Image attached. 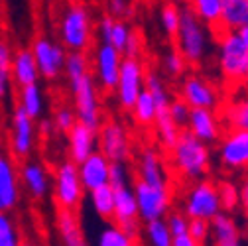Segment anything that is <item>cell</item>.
<instances>
[{"mask_svg":"<svg viewBox=\"0 0 248 246\" xmlns=\"http://www.w3.org/2000/svg\"><path fill=\"white\" fill-rule=\"evenodd\" d=\"M55 227L61 240V246H89L75 211L67 209H57L55 213Z\"/></svg>","mask_w":248,"mask_h":246,"instance_id":"obj_21","label":"cell"},{"mask_svg":"<svg viewBox=\"0 0 248 246\" xmlns=\"http://www.w3.org/2000/svg\"><path fill=\"white\" fill-rule=\"evenodd\" d=\"M20 179L24 183L26 191L34 199H44L49 191V175L44 166L36 162H26L20 169Z\"/></svg>","mask_w":248,"mask_h":246,"instance_id":"obj_23","label":"cell"},{"mask_svg":"<svg viewBox=\"0 0 248 246\" xmlns=\"http://www.w3.org/2000/svg\"><path fill=\"white\" fill-rule=\"evenodd\" d=\"M179 22H181V6L175 2H166L162 6V24H164V30H166L168 38L171 40V44L177 36Z\"/></svg>","mask_w":248,"mask_h":246,"instance_id":"obj_34","label":"cell"},{"mask_svg":"<svg viewBox=\"0 0 248 246\" xmlns=\"http://www.w3.org/2000/svg\"><path fill=\"white\" fill-rule=\"evenodd\" d=\"M225 130H248V87L229 91L219 108Z\"/></svg>","mask_w":248,"mask_h":246,"instance_id":"obj_11","label":"cell"},{"mask_svg":"<svg viewBox=\"0 0 248 246\" xmlns=\"http://www.w3.org/2000/svg\"><path fill=\"white\" fill-rule=\"evenodd\" d=\"M34 142V128H32V118L28 112L18 107L14 112V126H12V152L14 156L24 160L30 152H32Z\"/></svg>","mask_w":248,"mask_h":246,"instance_id":"obj_20","label":"cell"},{"mask_svg":"<svg viewBox=\"0 0 248 246\" xmlns=\"http://www.w3.org/2000/svg\"><path fill=\"white\" fill-rule=\"evenodd\" d=\"M238 195H240V211L242 215H248V171L242 173L238 179Z\"/></svg>","mask_w":248,"mask_h":246,"instance_id":"obj_45","label":"cell"},{"mask_svg":"<svg viewBox=\"0 0 248 246\" xmlns=\"http://www.w3.org/2000/svg\"><path fill=\"white\" fill-rule=\"evenodd\" d=\"M34 57H36V65L44 77H47V79L57 77L59 67L63 63V51H61V47L51 46L47 40L40 38L34 46Z\"/></svg>","mask_w":248,"mask_h":246,"instance_id":"obj_22","label":"cell"},{"mask_svg":"<svg viewBox=\"0 0 248 246\" xmlns=\"http://www.w3.org/2000/svg\"><path fill=\"white\" fill-rule=\"evenodd\" d=\"M244 231H246V238H248V215H244Z\"/></svg>","mask_w":248,"mask_h":246,"instance_id":"obj_50","label":"cell"},{"mask_svg":"<svg viewBox=\"0 0 248 246\" xmlns=\"http://www.w3.org/2000/svg\"><path fill=\"white\" fill-rule=\"evenodd\" d=\"M114 189V215L112 221L116 227H120L126 234L138 238L140 234V215H138V203L134 197V191L126 187H112Z\"/></svg>","mask_w":248,"mask_h":246,"instance_id":"obj_9","label":"cell"},{"mask_svg":"<svg viewBox=\"0 0 248 246\" xmlns=\"http://www.w3.org/2000/svg\"><path fill=\"white\" fill-rule=\"evenodd\" d=\"M73 93H75V103H77V110H79V122H83L93 132H97V128H99L97 91H95V85H93V79L89 73L83 77V81L79 83V87Z\"/></svg>","mask_w":248,"mask_h":246,"instance_id":"obj_16","label":"cell"},{"mask_svg":"<svg viewBox=\"0 0 248 246\" xmlns=\"http://www.w3.org/2000/svg\"><path fill=\"white\" fill-rule=\"evenodd\" d=\"M166 221H168V227L171 231V236H177V234H183V232L189 231V219L185 217L181 211H170Z\"/></svg>","mask_w":248,"mask_h":246,"instance_id":"obj_42","label":"cell"},{"mask_svg":"<svg viewBox=\"0 0 248 246\" xmlns=\"http://www.w3.org/2000/svg\"><path fill=\"white\" fill-rule=\"evenodd\" d=\"M14 77H16V83L26 87V85H32L36 83V73H38V65H36V57L32 55V51L28 49H22L16 53L14 57Z\"/></svg>","mask_w":248,"mask_h":246,"instance_id":"obj_28","label":"cell"},{"mask_svg":"<svg viewBox=\"0 0 248 246\" xmlns=\"http://www.w3.org/2000/svg\"><path fill=\"white\" fill-rule=\"evenodd\" d=\"M189 112H191V108L187 103L179 97H173V101L170 105V114L179 128H185V124H187V120H189Z\"/></svg>","mask_w":248,"mask_h":246,"instance_id":"obj_41","label":"cell"},{"mask_svg":"<svg viewBox=\"0 0 248 246\" xmlns=\"http://www.w3.org/2000/svg\"><path fill=\"white\" fill-rule=\"evenodd\" d=\"M144 65L136 57H126L120 65V73H118V95H120V105L132 110L138 95H140V87L144 85Z\"/></svg>","mask_w":248,"mask_h":246,"instance_id":"obj_10","label":"cell"},{"mask_svg":"<svg viewBox=\"0 0 248 246\" xmlns=\"http://www.w3.org/2000/svg\"><path fill=\"white\" fill-rule=\"evenodd\" d=\"M211 42H213L211 30L191 12L189 6H181V22L171 46L181 53L187 67L197 69L205 63Z\"/></svg>","mask_w":248,"mask_h":246,"instance_id":"obj_3","label":"cell"},{"mask_svg":"<svg viewBox=\"0 0 248 246\" xmlns=\"http://www.w3.org/2000/svg\"><path fill=\"white\" fill-rule=\"evenodd\" d=\"M171 246H205V244L197 242L193 236H189V232H183V234H177V236H173V240H171Z\"/></svg>","mask_w":248,"mask_h":246,"instance_id":"obj_46","label":"cell"},{"mask_svg":"<svg viewBox=\"0 0 248 246\" xmlns=\"http://www.w3.org/2000/svg\"><path fill=\"white\" fill-rule=\"evenodd\" d=\"M136 175L140 181L150 183L156 187H170V179L168 171L164 166V158L158 154V150L154 148H144L138 156L136 164Z\"/></svg>","mask_w":248,"mask_h":246,"instance_id":"obj_15","label":"cell"},{"mask_svg":"<svg viewBox=\"0 0 248 246\" xmlns=\"http://www.w3.org/2000/svg\"><path fill=\"white\" fill-rule=\"evenodd\" d=\"M132 191L138 203L140 221L150 223V221L166 219L170 215L171 211V189L170 187H156V185H150V183L136 179Z\"/></svg>","mask_w":248,"mask_h":246,"instance_id":"obj_7","label":"cell"},{"mask_svg":"<svg viewBox=\"0 0 248 246\" xmlns=\"http://www.w3.org/2000/svg\"><path fill=\"white\" fill-rule=\"evenodd\" d=\"M238 36L242 38V42H244V46H246V49H248V26H244L242 30H238ZM246 87H248V69H246V83H244Z\"/></svg>","mask_w":248,"mask_h":246,"instance_id":"obj_48","label":"cell"},{"mask_svg":"<svg viewBox=\"0 0 248 246\" xmlns=\"http://www.w3.org/2000/svg\"><path fill=\"white\" fill-rule=\"evenodd\" d=\"M8 77H10V49L6 42L0 40V99L6 95Z\"/></svg>","mask_w":248,"mask_h":246,"instance_id":"obj_39","label":"cell"},{"mask_svg":"<svg viewBox=\"0 0 248 246\" xmlns=\"http://www.w3.org/2000/svg\"><path fill=\"white\" fill-rule=\"evenodd\" d=\"M67 75H69V81H71V87L73 91L79 87V83L83 81V77L87 75V61L81 53H71L67 57Z\"/></svg>","mask_w":248,"mask_h":246,"instance_id":"obj_37","label":"cell"},{"mask_svg":"<svg viewBox=\"0 0 248 246\" xmlns=\"http://www.w3.org/2000/svg\"><path fill=\"white\" fill-rule=\"evenodd\" d=\"M91 205H93L95 213L103 221H112V215H114V189L110 187V183L91 191Z\"/></svg>","mask_w":248,"mask_h":246,"instance_id":"obj_30","label":"cell"},{"mask_svg":"<svg viewBox=\"0 0 248 246\" xmlns=\"http://www.w3.org/2000/svg\"><path fill=\"white\" fill-rule=\"evenodd\" d=\"M181 213L187 219H201V221H213L217 215L223 213L217 181L205 177L187 183L181 201Z\"/></svg>","mask_w":248,"mask_h":246,"instance_id":"obj_4","label":"cell"},{"mask_svg":"<svg viewBox=\"0 0 248 246\" xmlns=\"http://www.w3.org/2000/svg\"><path fill=\"white\" fill-rule=\"evenodd\" d=\"M213 44L217 47V69L223 79L225 93L240 87H246V69H248V49L238 36V32L223 30L213 36Z\"/></svg>","mask_w":248,"mask_h":246,"instance_id":"obj_1","label":"cell"},{"mask_svg":"<svg viewBox=\"0 0 248 246\" xmlns=\"http://www.w3.org/2000/svg\"><path fill=\"white\" fill-rule=\"evenodd\" d=\"M189 236H193L197 242L205 244L211 240V221H201V219H189Z\"/></svg>","mask_w":248,"mask_h":246,"instance_id":"obj_43","label":"cell"},{"mask_svg":"<svg viewBox=\"0 0 248 246\" xmlns=\"http://www.w3.org/2000/svg\"><path fill=\"white\" fill-rule=\"evenodd\" d=\"M164 67H166V71H168V75L171 79H177V77H183L185 75L187 63H185V59L181 57V53L175 47H171L166 53V57H164Z\"/></svg>","mask_w":248,"mask_h":246,"instance_id":"obj_38","label":"cell"},{"mask_svg":"<svg viewBox=\"0 0 248 246\" xmlns=\"http://www.w3.org/2000/svg\"><path fill=\"white\" fill-rule=\"evenodd\" d=\"M191 12L211 30V34L221 32V16H223V0H189Z\"/></svg>","mask_w":248,"mask_h":246,"instance_id":"obj_26","label":"cell"},{"mask_svg":"<svg viewBox=\"0 0 248 246\" xmlns=\"http://www.w3.org/2000/svg\"><path fill=\"white\" fill-rule=\"evenodd\" d=\"M217 189H219V199L221 207L225 213H234L240 211V195H238V181L232 179L231 175L217 181Z\"/></svg>","mask_w":248,"mask_h":246,"instance_id":"obj_31","label":"cell"},{"mask_svg":"<svg viewBox=\"0 0 248 246\" xmlns=\"http://www.w3.org/2000/svg\"><path fill=\"white\" fill-rule=\"evenodd\" d=\"M244 26H248V0H223L221 32H238Z\"/></svg>","mask_w":248,"mask_h":246,"instance_id":"obj_27","label":"cell"},{"mask_svg":"<svg viewBox=\"0 0 248 246\" xmlns=\"http://www.w3.org/2000/svg\"><path fill=\"white\" fill-rule=\"evenodd\" d=\"M211 242L213 246H242V232L234 215L223 211L211 221Z\"/></svg>","mask_w":248,"mask_h":246,"instance_id":"obj_18","label":"cell"},{"mask_svg":"<svg viewBox=\"0 0 248 246\" xmlns=\"http://www.w3.org/2000/svg\"><path fill=\"white\" fill-rule=\"evenodd\" d=\"M225 89L201 73L183 75L177 97L189 105V108H209L219 110L225 99Z\"/></svg>","mask_w":248,"mask_h":246,"instance_id":"obj_5","label":"cell"},{"mask_svg":"<svg viewBox=\"0 0 248 246\" xmlns=\"http://www.w3.org/2000/svg\"><path fill=\"white\" fill-rule=\"evenodd\" d=\"M97 63H99V77H101V83H103L105 91H114L118 87V73H120L118 51L112 46L105 44L99 49Z\"/></svg>","mask_w":248,"mask_h":246,"instance_id":"obj_24","label":"cell"},{"mask_svg":"<svg viewBox=\"0 0 248 246\" xmlns=\"http://www.w3.org/2000/svg\"><path fill=\"white\" fill-rule=\"evenodd\" d=\"M170 166L173 171L185 181L191 183L197 179H205L211 173V146L195 138L189 130H181L175 146L168 152Z\"/></svg>","mask_w":248,"mask_h":246,"instance_id":"obj_2","label":"cell"},{"mask_svg":"<svg viewBox=\"0 0 248 246\" xmlns=\"http://www.w3.org/2000/svg\"><path fill=\"white\" fill-rule=\"evenodd\" d=\"M53 197L57 203V209L77 211V207L83 201V183L79 177L77 164L61 162L53 175Z\"/></svg>","mask_w":248,"mask_h":246,"instance_id":"obj_8","label":"cell"},{"mask_svg":"<svg viewBox=\"0 0 248 246\" xmlns=\"http://www.w3.org/2000/svg\"><path fill=\"white\" fill-rule=\"evenodd\" d=\"M22 246H34L32 242H22Z\"/></svg>","mask_w":248,"mask_h":246,"instance_id":"obj_51","label":"cell"},{"mask_svg":"<svg viewBox=\"0 0 248 246\" xmlns=\"http://www.w3.org/2000/svg\"><path fill=\"white\" fill-rule=\"evenodd\" d=\"M0 246H22L18 229L14 227L8 213H0Z\"/></svg>","mask_w":248,"mask_h":246,"instance_id":"obj_36","label":"cell"},{"mask_svg":"<svg viewBox=\"0 0 248 246\" xmlns=\"http://www.w3.org/2000/svg\"><path fill=\"white\" fill-rule=\"evenodd\" d=\"M132 112H134V120L138 126H154L156 124V101H154L152 93L144 87L140 91V95L132 107Z\"/></svg>","mask_w":248,"mask_h":246,"instance_id":"obj_29","label":"cell"},{"mask_svg":"<svg viewBox=\"0 0 248 246\" xmlns=\"http://www.w3.org/2000/svg\"><path fill=\"white\" fill-rule=\"evenodd\" d=\"M144 234L150 246H171V240H173L166 219L144 223Z\"/></svg>","mask_w":248,"mask_h":246,"instance_id":"obj_33","label":"cell"},{"mask_svg":"<svg viewBox=\"0 0 248 246\" xmlns=\"http://www.w3.org/2000/svg\"><path fill=\"white\" fill-rule=\"evenodd\" d=\"M55 122H57V128H59L61 132H69V130L73 128V124H75V116H73L71 110L61 108V110H57V114H55Z\"/></svg>","mask_w":248,"mask_h":246,"instance_id":"obj_44","label":"cell"},{"mask_svg":"<svg viewBox=\"0 0 248 246\" xmlns=\"http://www.w3.org/2000/svg\"><path fill=\"white\" fill-rule=\"evenodd\" d=\"M217 160L227 175L248 171V130H225L217 142Z\"/></svg>","mask_w":248,"mask_h":246,"instance_id":"obj_6","label":"cell"},{"mask_svg":"<svg viewBox=\"0 0 248 246\" xmlns=\"http://www.w3.org/2000/svg\"><path fill=\"white\" fill-rule=\"evenodd\" d=\"M128 34H130V30H128L126 26H124L122 22H112L110 36H108V46H112L118 53H120V51H126Z\"/></svg>","mask_w":248,"mask_h":246,"instance_id":"obj_40","label":"cell"},{"mask_svg":"<svg viewBox=\"0 0 248 246\" xmlns=\"http://www.w3.org/2000/svg\"><path fill=\"white\" fill-rule=\"evenodd\" d=\"M185 130H189L195 138H199L205 144H217L225 132L223 120L219 116V110L209 108H191L189 120L185 124Z\"/></svg>","mask_w":248,"mask_h":246,"instance_id":"obj_12","label":"cell"},{"mask_svg":"<svg viewBox=\"0 0 248 246\" xmlns=\"http://www.w3.org/2000/svg\"><path fill=\"white\" fill-rule=\"evenodd\" d=\"M20 185L14 164L0 156V213H8L18 205Z\"/></svg>","mask_w":248,"mask_h":246,"instance_id":"obj_19","label":"cell"},{"mask_svg":"<svg viewBox=\"0 0 248 246\" xmlns=\"http://www.w3.org/2000/svg\"><path fill=\"white\" fill-rule=\"evenodd\" d=\"M168 2H175V4H179V6H187L189 0H168Z\"/></svg>","mask_w":248,"mask_h":246,"instance_id":"obj_49","label":"cell"},{"mask_svg":"<svg viewBox=\"0 0 248 246\" xmlns=\"http://www.w3.org/2000/svg\"><path fill=\"white\" fill-rule=\"evenodd\" d=\"M101 154L108 162H126L130 156L128 138L118 122L110 120L101 130Z\"/></svg>","mask_w":248,"mask_h":246,"instance_id":"obj_14","label":"cell"},{"mask_svg":"<svg viewBox=\"0 0 248 246\" xmlns=\"http://www.w3.org/2000/svg\"><path fill=\"white\" fill-rule=\"evenodd\" d=\"M61 38H63L65 46L81 51L87 47L89 42V20H87V12L83 6L73 4L61 22Z\"/></svg>","mask_w":248,"mask_h":246,"instance_id":"obj_13","label":"cell"},{"mask_svg":"<svg viewBox=\"0 0 248 246\" xmlns=\"http://www.w3.org/2000/svg\"><path fill=\"white\" fill-rule=\"evenodd\" d=\"M95 246H138V244H136L134 236L126 234L120 227H116L114 223H108L99 232Z\"/></svg>","mask_w":248,"mask_h":246,"instance_id":"obj_32","label":"cell"},{"mask_svg":"<svg viewBox=\"0 0 248 246\" xmlns=\"http://www.w3.org/2000/svg\"><path fill=\"white\" fill-rule=\"evenodd\" d=\"M110 6L114 14H124L126 12V0H110Z\"/></svg>","mask_w":248,"mask_h":246,"instance_id":"obj_47","label":"cell"},{"mask_svg":"<svg viewBox=\"0 0 248 246\" xmlns=\"http://www.w3.org/2000/svg\"><path fill=\"white\" fill-rule=\"evenodd\" d=\"M108 171H110V162L101 152H93L85 162L79 164V177L83 183V189L93 191V189H99V187L107 185Z\"/></svg>","mask_w":248,"mask_h":246,"instance_id":"obj_17","label":"cell"},{"mask_svg":"<svg viewBox=\"0 0 248 246\" xmlns=\"http://www.w3.org/2000/svg\"><path fill=\"white\" fill-rule=\"evenodd\" d=\"M93 140H95V132L85 126L83 122H75L69 130V152L75 164L85 162L93 154Z\"/></svg>","mask_w":248,"mask_h":246,"instance_id":"obj_25","label":"cell"},{"mask_svg":"<svg viewBox=\"0 0 248 246\" xmlns=\"http://www.w3.org/2000/svg\"><path fill=\"white\" fill-rule=\"evenodd\" d=\"M22 108L28 112L30 118H36L42 108V99H40V89L36 83L22 87Z\"/></svg>","mask_w":248,"mask_h":246,"instance_id":"obj_35","label":"cell"}]
</instances>
